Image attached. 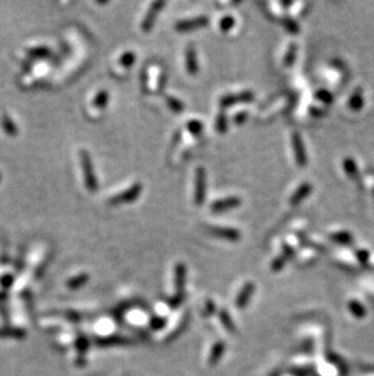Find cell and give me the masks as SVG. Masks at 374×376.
Here are the masks:
<instances>
[{
	"label": "cell",
	"mask_w": 374,
	"mask_h": 376,
	"mask_svg": "<svg viewBox=\"0 0 374 376\" xmlns=\"http://www.w3.org/2000/svg\"><path fill=\"white\" fill-rule=\"evenodd\" d=\"M107 102H108V93L106 92V90H100L95 98H94L92 105L96 108H105Z\"/></svg>",
	"instance_id": "5bb4252c"
},
{
	"label": "cell",
	"mask_w": 374,
	"mask_h": 376,
	"mask_svg": "<svg viewBox=\"0 0 374 376\" xmlns=\"http://www.w3.org/2000/svg\"><path fill=\"white\" fill-rule=\"evenodd\" d=\"M215 128L221 134L227 132V116L224 112H220L216 117V122H215Z\"/></svg>",
	"instance_id": "e0dca14e"
},
{
	"label": "cell",
	"mask_w": 374,
	"mask_h": 376,
	"mask_svg": "<svg viewBox=\"0 0 374 376\" xmlns=\"http://www.w3.org/2000/svg\"><path fill=\"white\" fill-rule=\"evenodd\" d=\"M136 60L135 52L133 51H127L119 57V65L124 68H130L134 65V62Z\"/></svg>",
	"instance_id": "9a60e30c"
},
{
	"label": "cell",
	"mask_w": 374,
	"mask_h": 376,
	"mask_svg": "<svg viewBox=\"0 0 374 376\" xmlns=\"http://www.w3.org/2000/svg\"><path fill=\"white\" fill-rule=\"evenodd\" d=\"M185 61H186V70L190 74H197L199 66H198V60H197V52H196L195 48L192 45H190L186 49L185 52Z\"/></svg>",
	"instance_id": "9c48e42d"
},
{
	"label": "cell",
	"mask_w": 374,
	"mask_h": 376,
	"mask_svg": "<svg viewBox=\"0 0 374 376\" xmlns=\"http://www.w3.org/2000/svg\"><path fill=\"white\" fill-rule=\"evenodd\" d=\"M165 102H167L168 107H169L170 110L173 111V112H175V113H180V112H182L183 110H185V105H183V102L180 101L179 99L174 98V96H171V95L165 96Z\"/></svg>",
	"instance_id": "4fadbf2b"
},
{
	"label": "cell",
	"mask_w": 374,
	"mask_h": 376,
	"mask_svg": "<svg viewBox=\"0 0 374 376\" xmlns=\"http://www.w3.org/2000/svg\"><path fill=\"white\" fill-rule=\"evenodd\" d=\"M186 127L191 134L197 135V136L201 134L202 130H203V124H202L201 121H197V120L190 121V122L186 124Z\"/></svg>",
	"instance_id": "ac0fdd59"
},
{
	"label": "cell",
	"mask_w": 374,
	"mask_h": 376,
	"mask_svg": "<svg viewBox=\"0 0 374 376\" xmlns=\"http://www.w3.org/2000/svg\"><path fill=\"white\" fill-rule=\"evenodd\" d=\"M239 205H241V198L236 196H230L214 201V203L210 205V210L213 211V212H224V211H229L232 210V208L238 207Z\"/></svg>",
	"instance_id": "ba28073f"
},
{
	"label": "cell",
	"mask_w": 374,
	"mask_h": 376,
	"mask_svg": "<svg viewBox=\"0 0 374 376\" xmlns=\"http://www.w3.org/2000/svg\"><path fill=\"white\" fill-rule=\"evenodd\" d=\"M344 169L350 178H355L357 176V167L352 158H347L344 161Z\"/></svg>",
	"instance_id": "d6986e66"
},
{
	"label": "cell",
	"mask_w": 374,
	"mask_h": 376,
	"mask_svg": "<svg viewBox=\"0 0 374 376\" xmlns=\"http://www.w3.org/2000/svg\"><path fill=\"white\" fill-rule=\"evenodd\" d=\"M80 161H82L83 172H84V180H85V186L89 191H95L98 189V179L95 177V170L92 167V161L90 157L89 152L85 150L80 151Z\"/></svg>",
	"instance_id": "6da1fadb"
},
{
	"label": "cell",
	"mask_w": 374,
	"mask_h": 376,
	"mask_svg": "<svg viewBox=\"0 0 374 376\" xmlns=\"http://www.w3.org/2000/svg\"><path fill=\"white\" fill-rule=\"evenodd\" d=\"M208 22H209V18L207 16L193 17L190 18V20L179 21V22L175 24V30L177 32H190V31L204 27L205 24H208Z\"/></svg>",
	"instance_id": "8992f818"
},
{
	"label": "cell",
	"mask_w": 374,
	"mask_h": 376,
	"mask_svg": "<svg viewBox=\"0 0 374 376\" xmlns=\"http://www.w3.org/2000/svg\"><path fill=\"white\" fill-rule=\"evenodd\" d=\"M364 100H363V92L361 89H357L354 94L351 95L350 100H349V107L352 111H360L363 107Z\"/></svg>",
	"instance_id": "7c38bea8"
},
{
	"label": "cell",
	"mask_w": 374,
	"mask_h": 376,
	"mask_svg": "<svg viewBox=\"0 0 374 376\" xmlns=\"http://www.w3.org/2000/svg\"><path fill=\"white\" fill-rule=\"evenodd\" d=\"M283 24H285L286 30L288 31L289 33H292V34L299 33V30H300V28H299V24H298L297 21H294L291 17H285V18H283Z\"/></svg>",
	"instance_id": "ffe728a7"
},
{
	"label": "cell",
	"mask_w": 374,
	"mask_h": 376,
	"mask_svg": "<svg viewBox=\"0 0 374 376\" xmlns=\"http://www.w3.org/2000/svg\"><path fill=\"white\" fill-rule=\"evenodd\" d=\"M235 23H236L235 18H233L232 16H230V15H227V16H224L223 18H221L220 30L223 31V32H229V31L235 26Z\"/></svg>",
	"instance_id": "44dd1931"
},
{
	"label": "cell",
	"mask_w": 374,
	"mask_h": 376,
	"mask_svg": "<svg viewBox=\"0 0 374 376\" xmlns=\"http://www.w3.org/2000/svg\"><path fill=\"white\" fill-rule=\"evenodd\" d=\"M205 184H207V174H205L204 168L199 167L196 169V178H195V204L197 206H201L205 198Z\"/></svg>",
	"instance_id": "3957f363"
},
{
	"label": "cell",
	"mask_w": 374,
	"mask_h": 376,
	"mask_svg": "<svg viewBox=\"0 0 374 376\" xmlns=\"http://www.w3.org/2000/svg\"><path fill=\"white\" fill-rule=\"evenodd\" d=\"M295 56H297V44H292L289 45L288 50H287L286 55H285V60H283V62H285V65L287 67L292 66L293 64H294L295 61Z\"/></svg>",
	"instance_id": "2e32d148"
},
{
	"label": "cell",
	"mask_w": 374,
	"mask_h": 376,
	"mask_svg": "<svg viewBox=\"0 0 374 376\" xmlns=\"http://www.w3.org/2000/svg\"><path fill=\"white\" fill-rule=\"evenodd\" d=\"M311 191H313V185H311L310 183H303V184L299 186L297 190L294 191V194L292 195L289 203H291L292 206H297V205L300 204L301 201H304L305 198L310 195Z\"/></svg>",
	"instance_id": "30bf717a"
},
{
	"label": "cell",
	"mask_w": 374,
	"mask_h": 376,
	"mask_svg": "<svg viewBox=\"0 0 374 376\" xmlns=\"http://www.w3.org/2000/svg\"><path fill=\"white\" fill-rule=\"evenodd\" d=\"M248 118V112H245V111H241V112L236 113L235 117H233V122H235L236 124H243L247 121Z\"/></svg>",
	"instance_id": "cb8c5ba5"
},
{
	"label": "cell",
	"mask_w": 374,
	"mask_h": 376,
	"mask_svg": "<svg viewBox=\"0 0 374 376\" xmlns=\"http://www.w3.org/2000/svg\"><path fill=\"white\" fill-rule=\"evenodd\" d=\"M210 232L213 233L215 236L226 239V240L236 241L239 240V238H241V233L233 228H220V226H216V228H211Z\"/></svg>",
	"instance_id": "8fae6325"
},
{
	"label": "cell",
	"mask_w": 374,
	"mask_h": 376,
	"mask_svg": "<svg viewBox=\"0 0 374 376\" xmlns=\"http://www.w3.org/2000/svg\"><path fill=\"white\" fill-rule=\"evenodd\" d=\"M254 100V95L252 92H241L237 94H229L223 96L220 99V106L221 107H230L232 105L238 104V102H249Z\"/></svg>",
	"instance_id": "52a82bcc"
},
{
	"label": "cell",
	"mask_w": 374,
	"mask_h": 376,
	"mask_svg": "<svg viewBox=\"0 0 374 376\" xmlns=\"http://www.w3.org/2000/svg\"><path fill=\"white\" fill-rule=\"evenodd\" d=\"M315 96H316L317 100L325 102V104H330V102L333 101V96L328 92V90H323V89L322 90H317Z\"/></svg>",
	"instance_id": "7402d4cb"
},
{
	"label": "cell",
	"mask_w": 374,
	"mask_h": 376,
	"mask_svg": "<svg viewBox=\"0 0 374 376\" xmlns=\"http://www.w3.org/2000/svg\"><path fill=\"white\" fill-rule=\"evenodd\" d=\"M332 239L336 242H342V244H347L351 240V235L349 234L347 232H341V233H335V234L332 235Z\"/></svg>",
	"instance_id": "603a6c76"
},
{
	"label": "cell",
	"mask_w": 374,
	"mask_h": 376,
	"mask_svg": "<svg viewBox=\"0 0 374 376\" xmlns=\"http://www.w3.org/2000/svg\"><path fill=\"white\" fill-rule=\"evenodd\" d=\"M292 145H293V151H294L297 164L299 167H305L307 163L306 150H305V146H304L303 140H301V136L299 135L297 132H294L292 134Z\"/></svg>",
	"instance_id": "277c9868"
},
{
	"label": "cell",
	"mask_w": 374,
	"mask_h": 376,
	"mask_svg": "<svg viewBox=\"0 0 374 376\" xmlns=\"http://www.w3.org/2000/svg\"><path fill=\"white\" fill-rule=\"evenodd\" d=\"M164 5H165L164 2L152 3V5L149 6L147 14L145 15V17H143V21L141 23V28H142L143 32L148 33L149 31L152 30V27H153V24H154L155 17H157L158 14H160Z\"/></svg>",
	"instance_id": "5b68a950"
},
{
	"label": "cell",
	"mask_w": 374,
	"mask_h": 376,
	"mask_svg": "<svg viewBox=\"0 0 374 376\" xmlns=\"http://www.w3.org/2000/svg\"><path fill=\"white\" fill-rule=\"evenodd\" d=\"M142 191V184L141 183H135V184L130 186V188L126 189L124 191L119 192L117 194L116 196L111 197L110 198V205L112 206H117V205H121V204H128V203H133L138 198L140 195H141Z\"/></svg>",
	"instance_id": "7a4b0ae2"
}]
</instances>
